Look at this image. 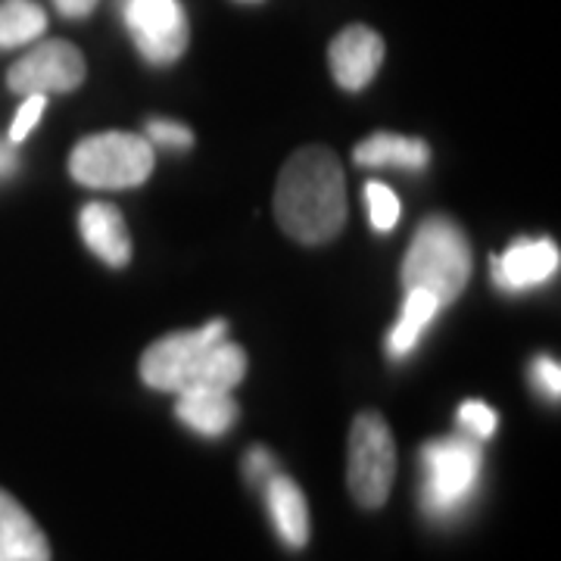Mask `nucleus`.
<instances>
[{
  "mask_svg": "<svg viewBox=\"0 0 561 561\" xmlns=\"http://www.w3.org/2000/svg\"><path fill=\"white\" fill-rule=\"evenodd\" d=\"M275 216L300 243L334 241L346 225V179L334 150L302 147L284 162L275 187Z\"/></svg>",
  "mask_w": 561,
  "mask_h": 561,
  "instance_id": "1",
  "label": "nucleus"
},
{
  "mask_svg": "<svg viewBox=\"0 0 561 561\" xmlns=\"http://www.w3.org/2000/svg\"><path fill=\"white\" fill-rule=\"evenodd\" d=\"M228 321H209L197 331H179L150 343L140 356V381L162 393L234 390L247 375V356L225 341Z\"/></svg>",
  "mask_w": 561,
  "mask_h": 561,
  "instance_id": "2",
  "label": "nucleus"
},
{
  "mask_svg": "<svg viewBox=\"0 0 561 561\" xmlns=\"http://www.w3.org/2000/svg\"><path fill=\"white\" fill-rule=\"evenodd\" d=\"M471 278V243L459 225L446 216H431L419 225L415 241L402 262L405 290H431L440 306L459 300Z\"/></svg>",
  "mask_w": 561,
  "mask_h": 561,
  "instance_id": "3",
  "label": "nucleus"
},
{
  "mask_svg": "<svg viewBox=\"0 0 561 561\" xmlns=\"http://www.w3.org/2000/svg\"><path fill=\"white\" fill-rule=\"evenodd\" d=\"M157 165L150 140L131 131H103L79 140L69 153V175L84 187L125 191L150 179Z\"/></svg>",
  "mask_w": 561,
  "mask_h": 561,
  "instance_id": "4",
  "label": "nucleus"
},
{
  "mask_svg": "<svg viewBox=\"0 0 561 561\" xmlns=\"http://www.w3.org/2000/svg\"><path fill=\"white\" fill-rule=\"evenodd\" d=\"M397 478V443L378 412H359L346 443V483L362 508H381Z\"/></svg>",
  "mask_w": 561,
  "mask_h": 561,
  "instance_id": "5",
  "label": "nucleus"
},
{
  "mask_svg": "<svg viewBox=\"0 0 561 561\" xmlns=\"http://www.w3.org/2000/svg\"><path fill=\"white\" fill-rule=\"evenodd\" d=\"M421 505L431 515H453L471 500L481 478V446L474 437H446L421 449Z\"/></svg>",
  "mask_w": 561,
  "mask_h": 561,
  "instance_id": "6",
  "label": "nucleus"
},
{
  "mask_svg": "<svg viewBox=\"0 0 561 561\" xmlns=\"http://www.w3.org/2000/svg\"><path fill=\"white\" fill-rule=\"evenodd\" d=\"M122 16L150 66H172L187 50L191 25L181 0H125Z\"/></svg>",
  "mask_w": 561,
  "mask_h": 561,
  "instance_id": "7",
  "label": "nucleus"
},
{
  "mask_svg": "<svg viewBox=\"0 0 561 561\" xmlns=\"http://www.w3.org/2000/svg\"><path fill=\"white\" fill-rule=\"evenodd\" d=\"M84 81V57L69 41H44L10 66L7 84L13 94H66Z\"/></svg>",
  "mask_w": 561,
  "mask_h": 561,
  "instance_id": "8",
  "label": "nucleus"
},
{
  "mask_svg": "<svg viewBox=\"0 0 561 561\" xmlns=\"http://www.w3.org/2000/svg\"><path fill=\"white\" fill-rule=\"evenodd\" d=\"M331 72L343 91H362L378 76L383 62V41L368 25H346L328 50Z\"/></svg>",
  "mask_w": 561,
  "mask_h": 561,
  "instance_id": "9",
  "label": "nucleus"
},
{
  "mask_svg": "<svg viewBox=\"0 0 561 561\" xmlns=\"http://www.w3.org/2000/svg\"><path fill=\"white\" fill-rule=\"evenodd\" d=\"M559 247L552 241H518L502 256H493V280L502 290H530L559 272Z\"/></svg>",
  "mask_w": 561,
  "mask_h": 561,
  "instance_id": "10",
  "label": "nucleus"
},
{
  "mask_svg": "<svg viewBox=\"0 0 561 561\" xmlns=\"http://www.w3.org/2000/svg\"><path fill=\"white\" fill-rule=\"evenodd\" d=\"M81 238L98 260L113 268L131 262V238L113 203H88L81 209Z\"/></svg>",
  "mask_w": 561,
  "mask_h": 561,
  "instance_id": "11",
  "label": "nucleus"
},
{
  "mask_svg": "<svg viewBox=\"0 0 561 561\" xmlns=\"http://www.w3.org/2000/svg\"><path fill=\"white\" fill-rule=\"evenodd\" d=\"M0 561H50L44 530L7 490H0Z\"/></svg>",
  "mask_w": 561,
  "mask_h": 561,
  "instance_id": "12",
  "label": "nucleus"
},
{
  "mask_svg": "<svg viewBox=\"0 0 561 561\" xmlns=\"http://www.w3.org/2000/svg\"><path fill=\"white\" fill-rule=\"evenodd\" d=\"M262 490H265V505L280 540L290 549H302L309 542V505L297 481L284 474H272Z\"/></svg>",
  "mask_w": 561,
  "mask_h": 561,
  "instance_id": "13",
  "label": "nucleus"
},
{
  "mask_svg": "<svg viewBox=\"0 0 561 561\" xmlns=\"http://www.w3.org/2000/svg\"><path fill=\"white\" fill-rule=\"evenodd\" d=\"M175 415L201 437H221L238 421V402L231 390H187L179 393Z\"/></svg>",
  "mask_w": 561,
  "mask_h": 561,
  "instance_id": "14",
  "label": "nucleus"
},
{
  "mask_svg": "<svg viewBox=\"0 0 561 561\" xmlns=\"http://www.w3.org/2000/svg\"><path fill=\"white\" fill-rule=\"evenodd\" d=\"M353 157L365 169H409V172H419L431 160V150L419 138H400V135L378 131V135L362 140Z\"/></svg>",
  "mask_w": 561,
  "mask_h": 561,
  "instance_id": "15",
  "label": "nucleus"
},
{
  "mask_svg": "<svg viewBox=\"0 0 561 561\" xmlns=\"http://www.w3.org/2000/svg\"><path fill=\"white\" fill-rule=\"evenodd\" d=\"M440 312V302L437 297L431 294V290H405V306H402V319L397 321V328L390 331V337H387V350H390V356H397L402 359L405 353H412L415 350V343L421 341V334H424V328L434 321V316Z\"/></svg>",
  "mask_w": 561,
  "mask_h": 561,
  "instance_id": "16",
  "label": "nucleus"
},
{
  "mask_svg": "<svg viewBox=\"0 0 561 561\" xmlns=\"http://www.w3.org/2000/svg\"><path fill=\"white\" fill-rule=\"evenodd\" d=\"M47 28V13L35 0H0V50L25 47Z\"/></svg>",
  "mask_w": 561,
  "mask_h": 561,
  "instance_id": "17",
  "label": "nucleus"
},
{
  "mask_svg": "<svg viewBox=\"0 0 561 561\" xmlns=\"http://www.w3.org/2000/svg\"><path fill=\"white\" fill-rule=\"evenodd\" d=\"M365 203H368V219L371 225L378 228V231H393L397 228V221L402 216V206L400 197L381 184V181H368L365 184Z\"/></svg>",
  "mask_w": 561,
  "mask_h": 561,
  "instance_id": "18",
  "label": "nucleus"
},
{
  "mask_svg": "<svg viewBox=\"0 0 561 561\" xmlns=\"http://www.w3.org/2000/svg\"><path fill=\"white\" fill-rule=\"evenodd\" d=\"M459 424L468 437H474V440H486V437H493V431H496L500 419H496V412H493L486 402L468 400V402H461Z\"/></svg>",
  "mask_w": 561,
  "mask_h": 561,
  "instance_id": "19",
  "label": "nucleus"
},
{
  "mask_svg": "<svg viewBox=\"0 0 561 561\" xmlns=\"http://www.w3.org/2000/svg\"><path fill=\"white\" fill-rule=\"evenodd\" d=\"M147 138L160 147H169V150H187L194 144V131L181 122L169 119H153L147 122Z\"/></svg>",
  "mask_w": 561,
  "mask_h": 561,
  "instance_id": "20",
  "label": "nucleus"
},
{
  "mask_svg": "<svg viewBox=\"0 0 561 561\" xmlns=\"http://www.w3.org/2000/svg\"><path fill=\"white\" fill-rule=\"evenodd\" d=\"M44 94H28L25 103L20 106V113H16V119L10 125V144H22V140L32 135V128L38 125L41 113H44Z\"/></svg>",
  "mask_w": 561,
  "mask_h": 561,
  "instance_id": "21",
  "label": "nucleus"
},
{
  "mask_svg": "<svg viewBox=\"0 0 561 561\" xmlns=\"http://www.w3.org/2000/svg\"><path fill=\"white\" fill-rule=\"evenodd\" d=\"M243 474H247V481L256 483V486H265V481L272 478V474H278L275 471V456L268 453V449H250L247 453V459H243Z\"/></svg>",
  "mask_w": 561,
  "mask_h": 561,
  "instance_id": "22",
  "label": "nucleus"
},
{
  "mask_svg": "<svg viewBox=\"0 0 561 561\" xmlns=\"http://www.w3.org/2000/svg\"><path fill=\"white\" fill-rule=\"evenodd\" d=\"M534 381L540 383V390L546 397H552V400H559L561 393V368L559 362L549 359V356H540V359L534 362Z\"/></svg>",
  "mask_w": 561,
  "mask_h": 561,
  "instance_id": "23",
  "label": "nucleus"
},
{
  "mask_svg": "<svg viewBox=\"0 0 561 561\" xmlns=\"http://www.w3.org/2000/svg\"><path fill=\"white\" fill-rule=\"evenodd\" d=\"M54 7H57V13L66 16V20H84V16L94 13L98 0H54Z\"/></svg>",
  "mask_w": 561,
  "mask_h": 561,
  "instance_id": "24",
  "label": "nucleus"
},
{
  "mask_svg": "<svg viewBox=\"0 0 561 561\" xmlns=\"http://www.w3.org/2000/svg\"><path fill=\"white\" fill-rule=\"evenodd\" d=\"M16 172V153H13V144L7 140H0V179H7V175H13Z\"/></svg>",
  "mask_w": 561,
  "mask_h": 561,
  "instance_id": "25",
  "label": "nucleus"
},
{
  "mask_svg": "<svg viewBox=\"0 0 561 561\" xmlns=\"http://www.w3.org/2000/svg\"><path fill=\"white\" fill-rule=\"evenodd\" d=\"M243 3H256V0H243Z\"/></svg>",
  "mask_w": 561,
  "mask_h": 561,
  "instance_id": "26",
  "label": "nucleus"
}]
</instances>
